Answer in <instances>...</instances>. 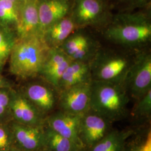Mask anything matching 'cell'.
<instances>
[{"instance_id": "obj_1", "label": "cell", "mask_w": 151, "mask_h": 151, "mask_svg": "<svg viewBox=\"0 0 151 151\" xmlns=\"http://www.w3.org/2000/svg\"><path fill=\"white\" fill-rule=\"evenodd\" d=\"M104 32L108 40L131 48L144 47L151 39L150 6L137 11H122L113 15Z\"/></svg>"}, {"instance_id": "obj_2", "label": "cell", "mask_w": 151, "mask_h": 151, "mask_svg": "<svg viewBox=\"0 0 151 151\" xmlns=\"http://www.w3.org/2000/svg\"><path fill=\"white\" fill-rule=\"evenodd\" d=\"M129 98L124 85L92 80L90 109L113 123L128 116Z\"/></svg>"}, {"instance_id": "obj_3", "label": "cell", "mask_w": 151, "mask_h": 151, "mask_svg": "<svg viewBox=\"0 0 151 151\" xmlns=\"http://www.w3.org/2000/svg\"><path fill=\"white\" fill-rule=\"evenodd\" d=\"M49 49L42 36L16 39L10 56L11 73L22 78L39 74Z\"/></svg>"}, {"instance_id": "obj_4", "label": "cell", "mask_w": 151, "mask_h": 151, "mask_svg": "<svg viewBox=\"0 0 151 151\" xmlns=\"http://www.w3.org/2000/svg\"><path fill=\"white\" fill-rule=\"evenodd\" d=\"M133 60L125 54L99 48L90 62L92 80L124 85Z\"/></svg>"}, {"instance_id": "obj_5", "label": "cell", "mask_w": 151, "mask_h": 151, "mask_svg": "<svg viewBox=\"0 0 151 151\" xmlns=\"http://www.w3.org/2000/svg\"><path fill=\"white\" fill-rule=\"evenodd\" d=\"M111 6L103 0H73L70 15L77 29L107 24Z\"/></svg>"}, {"instance_id": "obj_6", "label": "cell", "mask_w": 151, "mask_h": 151, "mask_svg": "<svg viewBox=\"0 0 151 151\" xmlns=\"http://www.w3.org/2000/svg\"><path fill=\"white\" fill-rule=\"evenodd\" d=\"M124 87L129 97L135 101L151 90V55L140 52L137 55L126 80Z\"/></svg>"}, {"instance_id": "obj_7", "label": "cell", "mask_w": 151, "mask_h": 151, "mask_svg": "<svg viewBox=\"0 0 151 151\" xmlns=\"http://www.w3.org/2000/svg\"><path fill=\"white\" fill-rule=\"evenodd\" d=\"M113 122L90 109L81 116L79 138L84 148L91 149L113 128Z\"/></svg>"}, {"instance_id": "obj_8", "label": "cell", "mask_w": 151, "mask_h": 151, "mask_svg": "<svg viewBox=\"0 0 151 151\" xmlns=\"http://www.w3.org/2000/svg\"><path fill=\"white\" fill-rule=\"evenodd\" d=\"M92 81L70 87L58 92L59 109L68 113L82 115L90 109Z\"/></svg>"}, {"instance_id": "obj_9", "label": "cell", "mask_w": 151, "mask_h": 151, "mask_svg": "<svg viewBox=\"0 0 151 151\" xmlns=\"http://www.w3.org/2000/svg\"><path fill=\"white\" fill-rule=\"evenodd\" d=\"M71 60L90 63L99 48L86 33L75 31L59 47Z\"/></svg>"}, {"instance_id": "obj_10", "label": "cell", "mask_w": 151, "mask_h": 151, "mask_svg": "<svg viewBox=\"0 0 151 151\" xmlns=\"http://www.w3.org/2000/svg\"><path fill=\"white\" fill-rule=\"evenodd\" d=\"M15 146L25 151H45L43 125H29L13 121L9 124Z\"/></svg>"}, {"instance_id": "obj_11", "label": "cell", "mask_w": 151, "mask_h": 151, "mask_svg": "<svg viewBox=\"0 0 151 151\" xmlns=\"http://www.w3.org/2000/svg\"><path fill=\"white\" fill-rule=\"evenodd\" d=\"M81 115L68 113L59 109L47 115L45 118L44 124L80 147L83 148L78 135Z\"/></svg>"}, {"instance_id": "obj_12", "label": "cell", "mask_w": 151, "mask_h": 151, "mask_svg": "<svg viewBox=\"0 0 151 151\" xmlns=\"http://www.w3.org/2000/svg\"><path fill=\"white\" fill-rule=\"evenodd\" d=\"M10 111L14 121L29 125H43L45 117L22 92H11Z\"/></svg>"}, {"instance_id": "obj_13", "label": "cell", "mask_w": 151, "mask_h": 151, "mask_svg": "<svg viewBox=\"0 0 151 151\" xmlns=\"http://www.w3.org/2000/svg\"><path fill=\"white\" fill-rule=\"evenodd\" d=\"M27 100L45 118L58 105V95L50 87L40 83H32L22 92Z\"/></svg>"}, {"instance_id": "obj_14", "label": "cell", "mask_w": 151, "mask_h": 151, "mask_svg": "<svg viewBox=\"0 0 151 151\" xmlns=\"http://www.w3.org/2000/svg\"><path fill=\"white\" fill-rule=\"evenodd\" d=\"M71 61L60 48H50L39 74L57 90L60 78Z\"/></svg>"}, {"instance_id": "obj_15", "label": "cell", "mask_w": 151, "mask_h": 151, "mask_svg": "<svg viewBox=\"0 0 151 151\" xmlns=\"http://www.w3.org/2000/svg\"><path fill=\"white\" fill-rule=\"evenodd\" d=\"M73 0H38L40 32L54 22L69 16Z\"/></svg>"}, {"instance_id": "obj_16", "label": "cell", "mask_w": 151, "mask_h": 151, "mask_svg": "<svg viewBox=\"0 0 151 151\" xmlns=\"http://www.w3.org/2000/svg\"><path fill=\"white\" fill-rule=\"evenodd\" d=\"M17 38L42 36L38 14V0H29L20 6L16 26Z\"/></svg>"}, {"instance_id": "obj_17", "label": "cell", "mask_w": 151, "mask_h": 151, "mask_svg": "<svg viewBox=\"0 0 151 151\" xmlns=\"http://www.w3.org/2000/svg\"><path fill=\"white\" fill-rule=\"evenodd\" d=\"M77 29L70 16H68L47 27L42 33V37L49 48H59Z\"/></svg>"}, {"instance_id": "obj_18", "label": "cell", "mask_w": 151, "mask_h": 151, "mask_svg": "<svg viewBox=\"0 0 151 151\" xmlns=\"http://www.w3.org/2000/svg\"><path fill=\"white\" fill-rule=\"evenodd\" d=\"M91 81L90 63L72 60L60 78L57 91L59 92L70 87Z\"/></svg>"}, {"instance_id": "obj_19", "label": "cell", "mask_w": 151, "mask_h": 151, "mask_svg": "<svg viewBox=\"0 0 151 151\" xmlns=\"http://www.w3.org/2000/svg\"><path fill=\"white\" fill-rule=\"evenodd\" d=\"M135 129L119 130L112 129L103 139L90 149L91 151H124L127 139Z\"/></svg>"}, {"instance_id": "obj_20", "label": "cell", "mask_w": 151, "mask_h": 151, "mask_svg": "<svg viewBox=\"0 0 151 151\" xmlns=\"http://www.w3.org/2000/svg\"><path fill=\"white\" fill-rule=\"evenodd\" d=\"M44 132L46 151H79L82 148L45 124Z\"/></svg>"}, {"instance_id": "obj_21", "label": "cell", "mask_w": 151, "mask_h": 151, "mask_svg": "<svg viewBox=\"0 0 151 151\" xmlns=\"http://www.w3.org/2000/svg\"><path fill=\"white\" fill-rule=\"evenodd\" d=\"M124 151H151L150 128L135 130L126 141Z\"/></svg>"}, {"instance_id": "obj_22", "label": "cell", "mask_w": 151, "mask_h": 151, "mask_svg": "<svg viewBox=\"0 0 151 151\" xmlns=\"http://www.w3.org/2000/svg\"><path fill=\"white\" fill-rule=\"evenodd\" d=\"M16 40L11 29L0 24V70L10 57Z\"/></svg>"}, {"instance_id": "obj_23", "label": "cell", "mask_w": 151, "mask_h": 151, "mask_svg": "<svg viewBox=\"0 0 151 151\" xmlns=\"http://www.w3.org/2000/svg\"><path fill=\"white\" fill-rule=\"evenodd\" d=\"M20 7L11 0H0V24L9 27L14 25L16 27Z\"/></svg>"}, {"instance_id": "obj_24", "label": "cell", "mask_w": 151, "mask_h": 151, "mask_svg": "<svg viewBox=\"0 0 151 151\" xmlns=\"http://www.w3.org/2000/svg\"><path fill=\"white\" fill-rule=\"evenodd\" d=\"M132 115L137 120L145 121L150 120L151 115V90L137 100Z\"/></svg>"}, {"instance_id": "obj_25", "label": "cell", "mask_w": 151, "mask_h": 151, "mask_svg": "<svg viewBox=\"0 0 151 151\" xmlns=\"http://www.w3.org/2000/svg\"><path fill=\"white\" fill-rule=\"evenodd\" d=\"M15 147L10 125L6 123H0V151H10Z\"/></svg>"}, {"instance_id": "obj_26", "label": "cell", "mask_w": 151, "mask_h": 151, "mask_svg": "<svg viewBox=\"0 0 151 151\" xmlns=\"http://www.w3.org/2000/svg\"><path fill=\"white\" fill-rule=\"evenodd\" d=\"M151 0H114V4L119 9V12L133 11L150 6Z\"/></svg>"}, {"instance_id": "obj_27", "label": "cell", "mask_w": 151, "mask_h": 151, "mask_svg": "<svg viewBox=\"0 0 151 151\" xmlns=\"http://www.w3.org/2000/svg\"><path fill=\"white\" fill-rule=\"evenodd\" d=\"M10 99L11 92L5 88H0V106L10 108Z\"/></svg>"}, {"instance_id": "obj_28", "label": "cell", "mask_w": 151, "mask_h": 151, "mask_svg": "<svg viewBox=\"0 0 151 151\" xmlns=\"http://www.w3.org/2000/svg\"><path fill=\"white\" fill-rule=\"evenodd\" d=\"M7 87H8V84L0 75V88H6Z\"/></svg>"}, {"instance_id": "obj_29", "label": "cell", "mask_w": 151, "mask_h": 151, "mask_svg": "<svg viewBox=\"0 0 151 151\" xmlns=\"http://www.w3.org/2000/svg\"><path fill=\"white\" fill-rule=\"evenodd\" d=\"M12 1H13L14 2H15L17 5L21 6L22 4L23 3L21 0H11Z\"/></svg>"}, {"instance_id": "obj_30", "label": "cell", "mask_w": 151, "mask_h": 151, "mask_svg": "<svg viewBox=\"0 0 151 151\" xmlns=\"http://www.w3.org/2000/svg\"><path fill=\"white\" fill-rule=\"evenodd\" d=\"M10 151H24V150H22V149H20V148H18V147H14V148H12V150H11Z\"/></svg>"}, {"instance_id": "obj_31", "label": "cell", "mask_w": 151, "mask_h": 151, "mask_svg": "<svg viewBox=\"0 0 151 151\" xmlns=\"http://www.w3.org/2000/svg\"><path fill=\"white\" fill-rule=\"evenodd\" d=\"M79 151H90V149H88V148H81Z\"/></svg>"}, {"instance_id": "obj_32", "label": "cell", "mask_w": 151, "mask_h": 151, "mask_svg": "<svg viewBox=\"0 0 151 151\" xmlns=\"http://www.w3.org/2000/svg\"><path fill=\"white\" fill-rule=\"evenodd\" d=\"M104 1V2H106V3H108V4H110V0H103Z\"/></svg>"}, {"instance_id": "obj_33", "label": "cell", "mask_w": 151, "mask_h": 151, "mask_svg": "<svg viewBox=\"0 0 151 151\" xmlns=\"http://www.w3.org/2000/svg\"><path fill=\"white\" fill-rule=\"evenodd\" d=\"M22 2H27V1H29V0H21Z\"/></svg>"}, {"instance_id": "obj_34", "label": "cell", "mask_w": 151, "mask_h": 151, "mask_svg": "<svg viewBox=\"0 0 151 151\" xmlns=\"http://www.w3.org/2000/svg\"></svg>"}]
</instances>
